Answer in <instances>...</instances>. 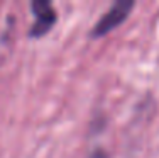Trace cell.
I'll use <instances>...</instances> for the list:
<instances>
[{
  "label": "cell",
  "mask_w": 159,
  "mask_h": 158,
  "mask_svg": "<svg viewBox=\"0 0 159 158\" xmlns=\"http://www.w3.org/2000/svg\"><path fill=\"white\" fill-rule=\"evenodd\" d=\"M134 5H135L134 0H117L110 9L100 17V21L93 26L90 37H102V36L108 34L110 31H113L117 26H120L129 17Z\"/></svg>",
  "instance_id": "1"
},
{
  "label": "cell",
  "mask_w": 159,
  "mask_h": 158,
  "mask_svg": "<svg viewBox=\"0 0 159 158\" xmlns=\"http://www.w3.org/2000/svg\"><path fill=\"white\" fill-rule=\"evenodd\" d=\"M32 12H34V22L31 26L29 36L31 37H41L48 34L51 27L58 21V14H56L54 7L49 0H34L31 3Z\"/></svg>",
  "instance_id": "2"
}]
</instances>
